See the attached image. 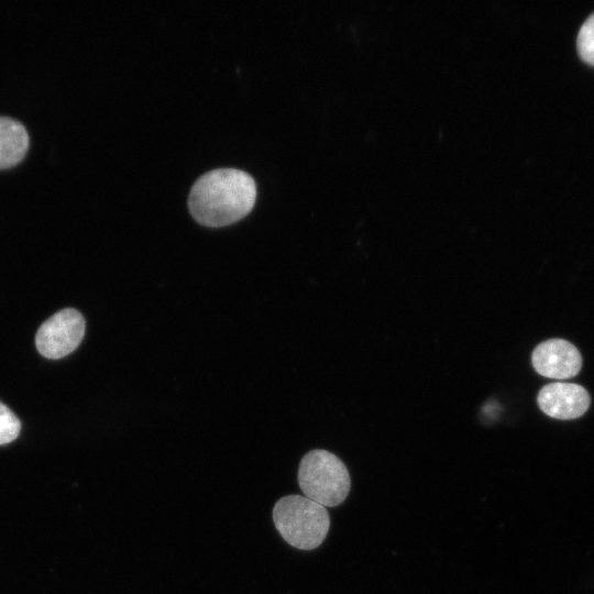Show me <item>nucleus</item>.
I'll list each match as a JSON object with an SVG mask.
<instances>
[{
    "instance_id": "39448f33",
    "label": "nucleus",
    "mask_w": 594,
    "mask_h": 594,
    "mask_svg": "<svg viewBox=\"0 0 594 594\" xmlns=\"http://www.w3.org/2000/svg\"><path fill=\"white\" fill-rule=\"evenodd\" d=\"M531 362L537 373L549 378H570L582 366L579 350L563 339H550L536 346Z\"/></svg>"
},
{
    "instance_id": "20e7f679",
    "label": "nucleus",
    "mask_w": 594,
    "mask_h": 594,
    "mask_svg": "<svg viewBox=\"0 0 594 594\" xmlns=\"http://www.w3.org/2000/svg\"><path fill=\"white\" fill-rule=\"evenodd\" d=\"M85 328V319L78 310H59L38 328L35 336L36 348L47 359L64 358L79 345Z\"/></svg>"
},
{
    "instance_id": "6e6552de",
    "label": "nucleus",
    "mask_w": 594,
    "mask_h": 594,
    "mask_svg": "<svg viewBox=\"0 0 594 594\" xmlns=\"http://www.w3.org/2000/svg\"><path fill=\"white\" fill-rule=\"evenodd\" d=\"M576 43L580 57L594 66V12L581 26Z\"/></svg>"
},
{
    "instance_id": "f03ea898",
    "label": "nucleus",
    "mask_w": 594,
    "mask_h": 594,
    "mask_svg": "<svg viewBox=\"0 0 594 594\" xmlns=\"http://www.w3.org/2000/svg\"><path fill=\"white\" fill-rule=\"evenodd\" d=\"M273 521L284 540L300 550L319 547L330 527L326 507L300 495L278 499L273 508Z\"/></svg>"
},
{
    "instance_id": "1a4fd4ad",
    "label": "nucleus",
    "mask_w": 594,
    "mask_h": 594,
    "mask_svg": "<svg viewBox=\"0 0 594 594\" xmlns=\"http://www.w3.org/2000/svg\"><path fill=\"white\" fill-rule=\"evenodd\" d=\"M21 422L15 414L0 402V446L15 440L20 433Z\"/></svg>"
},
{
    "instance_id": "0eeeda50",
    "label": "nucleus",
    "mask_w": 594,
    "mask_h": 594,
    "mask_svg": "<svg viewBox=\"0 0 594 594\" xmlns=\"http://www.w3.org/2000/svg\"><path fill=\"white\" fill-rule=\"evenodd\" d=\"M29 147V133L20 121L0 114V168L19 163Z\"/></svg>"
},
{
    "instance_id": "f257e3e1",
    "label": "nucleus",
    "mask_w": 594,
    "mask_h": 594,
    "mask_svg": "<svg viewBox=\"0 0 594 594\" xmlns=\"http://www.w3.org/2000/svg\"><path fill=\"white\" fill-rule=\"evenodd\" d=\"M255 199L256 185L250 174L237 168H217L195 182L188 208L200 224L219 228L245 217Z\"/></svg>"
},
{
    "instance_id": "7ed1b4c3",
    "label": "nucleus",
    "mask_w": 594,
    "mask_h": 594,
    "mask_svg": "<svg viewBox=\"0 0 594 594\" xmlns=\"http://www.w3.org/2000/svg\"><path fill=\"white\" fill-rule=\"evenodd\" d=\"M298 483L305 497L322 505L334 507L348 496L351 487L350 474L344 463L326 450H311L300 461Z\"/></svg>"
},
{
    "instance_id": "423d86ee",
    "label": "nucleus",
    "mask_w": 594,
    "mask_h": 594,
    "mask_svg": "<svg viewBox=\"0 0 594 594\" xmlns=\"http://www.w3.org/2000/svg\"><path fill=\"white\" fill-rule=\"evenodd\" d=\"M537 402L546 415L568 420L581 417L591 399L586 389L578 384L552 383L540 389Z\"/></svg>"
}]
</instances>
